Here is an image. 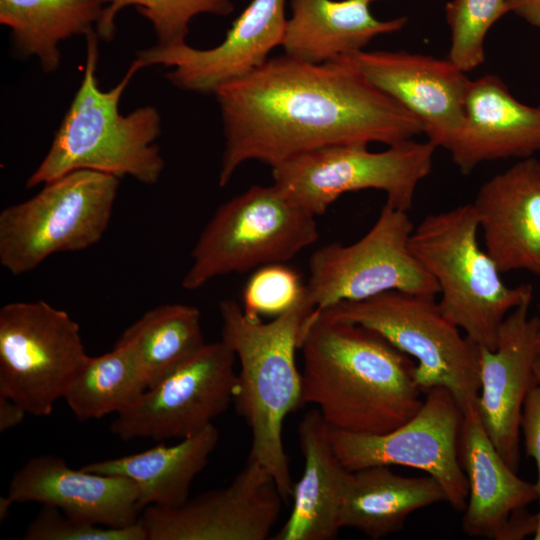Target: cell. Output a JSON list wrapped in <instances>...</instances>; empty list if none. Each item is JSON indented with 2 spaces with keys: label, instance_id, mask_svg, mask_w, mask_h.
Here are the masks:
<instances>
[{
  "label": "cell",
  "instance_id": "cell-1",
  "mask_svg": "<svg viewBox=\"0 0 540 540\" xmlns=\"http://www.w3.org/2000/svg\"><path fill=\"white\" fill-rule=\"evenodd\" d=\"M214 95L225 138L220 187L251 160L272 168L327 146H390L424 133L417 117L342 59L315 64L283 54Z\"/></svg>",
  "mask_w": 540,
  "mask_h": 540
},
{
  "label": "cell",
  "instance_id": "cell-2",
  "mask_svg": "<svg viewBox=\"0 0 540 540\" xmlns=\"http://www.w3.org/2000/svg\"><path fill=\"white\" fill-rule=\"evenodd\" d=\"M302 404L330 428L387 433L421 407L416 362L374 330L309 315L300 334Z\"/></svg>",
  "mask_w": 540,
  "mask_h": 540
},
{
  "label": "cell",
  "instance_id": "cell-3",
  "mask_svg": "<svg viewBox=\"0 0 540 540\" xmlns=\"http://www.w3.org/2000/svg\"><path fill=\"white\" fill-rule=\"evenodd\" d=\"M313 312L303 298L269 322L248 316L232 299L219 302L221 340L240 365L233 404L251 431L249 458L274 478L284 502L293 481L282 432L288 414L302 406V374L296 364L302 327Z\"/></svg>",
  "mask_w": 540,
  "mask_h": 540
},
{
  "label": "cell",
  "instance_id": "cell-4",
  "mask_svg": "<svg viewBox=\"0 0 540 540\" xmlns=\"http://www.w3.org/2000/svg\"><path fill=\"white\" fill-rule=\"evenodd\" d=\"M98 40L96 32L86 36L83 78L27 188L76 170L130 176L147 185L156 184L162 175L165 163L155 144L161 133L158 110L143 106L127 115L119 112L122 94L144 66L136 58L117 85L102 90L96 76Z\"/></svg>",
  "mask_w": 540,
  "mask_h": 540
},
{
  "label": "cell",
  "instance_id": "cell-5",
  "mask_svg": "<svg viewBox=\"0 0 540 540\" xmlns=\"http://www.w3.org/2000/svg\"><path fill=\"white\" fill-rule=\"evenodd\" d=\"M472 203L429 214L413 229L409 248L439 287L442 314L478 347L494 350L505 317L532 299V286L506 285L481 249Z\"/></svg>",
  "mask_w": 540,
  "mask_h": 540
},
{
  "label": "cell",
  "instance_id": "cell-6",
  "mask_svg": "<svg viewBox=\"0 0 540 540\" xmlns=\"http://www.w3.org/2000/svg\"><path fill=\"white\" fill-rule=\"evenodd\" d=\"M311 315L376 331L416 361L414 377L423 394L444 387L463 412L476 407L480 349L442 314L435 298L392 290L364 300L339 302Z\"/></svg>",
  "mask_w": 540,
  "mask_h": 540
},
{
  "label": "cell",
  "instance_id": "cell-7",
  "mask_svg": "<svg viewBox=\"0 0 540 540\" xmlns=\"http://www.w3.org/2000/svg\"><path fill=\"white\" fill-rule=\"evenodd\" d=\"M316 217L289 201L273 184L254 185L222 203L191 251L182 288L286 263L319 237Z\"/></svg>",
  "mask_w": 540,
  "mask_h": 540
},
{
  "label": "cell",
  "instance_id": "cell-8",
  "mask_svg": "<svg viewBox=\"0 0 540 540\" xmlns=\"http://www.w3.org/2000/svg\"><path fill=\"white\" fill-rule=\"evenodd\" d=\"M43 185L0 212V264L13 275L34 270L56 253L96 244L109 225L119 178L76 170Z\"/></svg>",
  "mask_w": 540,
  "mask_h": 540
},
{
  "label": "cell",
  "instance_id": "cell-9",
  "mask_svg": "<svg viewBox=\"0 0 540 540\" xmlns=\"http://www.w3.org/2000/svg\"><path fill=\"white\" fill-rule=\"evenodd\" d=\"M436 147L413 139L372 152L365 144L312 150L272 167L273 185L293 204L317 217L347 192L376 189L386 204L408 211L418 184L429 175Z\"/></svg>",
  "mask_w": 540,
  "mask_h": 540
},
{
  "label": "cell",
  "instance_id": "cell-10",
  "mask_svg": "<svg viewBox=\"0 0 540 540\" xmlns=\"http://www.w3.org/2000/svg\"><path fill=\"white\" fill-rule=\"evenodd\" d=\"M413 229L406 211L385 203L374 225L358 241L330 243L315 250L305 284L312 313L392 290L435 298L437 283L409 248Z\"/></svg>",
  "mask_w": 540,
  "mask_h": 540
},
{
  "label": "cell",
  "instance_id": "cell-11",
  "mask_svg": "<svg viewBox=\"0 0 540 540\" xmlns=\"http://www.w3.org/2000/svg\"><path fill=\"white\" fill-rule=\"evenodd\" d=\"M88 358L80 327L45 301L0 309V395L28 414L48 416Z\"/></svg>",
  "mask_w": 540,
  "mask_h": 540
},
{
  "label": "cell",
  "instance_id": "cell-12",
  "mask_svg": "<svg viewBox=\"0 0 540 540\" xmlns=\"http://www.w3.org/2000/svg\"><path fill=\"white\" fill-rule=\"evenodd\" d=\"M419 410L383 434L330 428L334 452L348 471L375 465H399L426 472L443 488L446 502L464 511L469 486L459 457L463 410L444 387L427 390Z\"/></svg>",
  "mask_w": 540,
  "mask_h": 540
},
{
  "label": "cell",
  "instance_id": "cell-13",
  "mask_svg": "<svg viewBox=\"0 0 540 540\" xmlns=\"http://www.w3.org/2000/svg\"><path fill=\"white\" fill-rule=\"evenodd\" d=\"M236 356L223 341L205 343L111 422L123 441H163L198 434L233 403Z\"/></svg>",
  "mask_w": 540,
  "mask_h": 540
},
{
  "label": "cell",
  "instance_id": "cell-14",
  "mask_svg": "<svg viewBox=\"0 0 540 540\" xmlns=\"http://www.w3.org/2000/svg\"><path fill=\"white\" fill-rule=\"evenodd\" d=\"M282 502L272 475L248 457L228 486L177 507L147 506L140 520L147 540H265Z\"/></svg>",
  "mask_w": 540,
  "mask_h": 540
},
{
  "label": "cell",
  "instance_id": "cell-15",
  "mask_svg": "<svg viewBox=\"0 0 540 540\" xmlns=\"http://www.w3.org/2000/svg\"><path fill=\"white\" fill-rule=\"evenodd\" d=\"M285 4L286 0H251L224 40L213 48L155 44L138 51L136 58L144 67L171 68L166 78L181 90L214 95L222 86L260 67L270 52L281 46L287 22Z\"/></svg>",
  "mask_w": 540,
  "mask_h": 540
},
{
  "label": "cell",
  "instance_id": "cell-16",
  "mask_svg": "<svg viewBox=\"0 0 540 540\" xmlns=\"http://www.w3.org/2000/svg\"><path fill=\"white\" fill-rule=\"evenodd\" d=\"M337 59L417 117L436 148H449L463 122L471 81L449 58L361 50Z\"/></svg>",
  "mask_w": 540,
  "mask_h": 540
},
{
  "label": "cell",
  "instance_id": "cell-17",
  "mask_svg": "<svg viewBox=\"0 0 540 540\" xmlns=\"http://www.w3.org/2000/svg\"><path fill=\"white\" fill-rule=\"evenodd\" d=\"M528 299L514 308L500 326L497 347L480 349V390L477 412L493 445L517 472L524 402L537 384L539 317H529Z\"/></svg>",
  "mask_w": 540,
  "mask_h": 540
},
{
  "label": "cell",
  "instance_id": "cell-18",
  "mask_svg": "<svg viewBox=\"0 0 540 540\" xmlns=\"http://www.w3.org/2000/svg\"><path fill=\"white\" fill-rule=\"evenodd\" d=\"M7 495L14 503L36 502L75 520L115 528L135 524L143 511L129 478L74 470L54 455L30 458L12 476Z\"/></svg>",
  "mask_w": 540,
  "mask_h": 540
},
{
  "label": "cell",
  "instance_id": "cell-19",
  "mask_svg": "<svg viewBox=\"0 0 540 540\" xmlns=\"http://www.w3.org/2000/svg\"><path fill=\"white\" fill-rule=\"evenodd\" d=\"M472 204L499 272L526 270L540 277V161L522 158L494 175Z\"/></svg>",
  "mask_w": 540,
  "mask_h": 540
},
{
  "label": "cell",
  "instance_id": "cell-20",
  "mask_svg": "<svg viewBox=\"0 0 540 540\" xmlns=\"http://www.w3.org/2000/svg\"><path fill=\"white\" fill-rule=\"evenodd\" d=\"M462 174L485 161L540 151V107L516 99L496 75L471 80L462 125L447 149Z\"/></svg>",
  "mask_w": 540,
  "mask_h": 540
},
{
  "label": "cell",
  "instance_id": "cell-21",
  "mask_svg": "<svg viewBox=\"0 0 540 540\" xmlns=\"http://www.w3.org/2000/svg\"><path fill=\"white\" fill-rule=\"evenodd\" d=\"M459 457L469 486L463 531L471 537L501 540L512 514L538 499L535 484L519 478L504 461L477 407L463 412Z\"/></svg>",
  "mask_w": 540,
  "mask_h": 540
},
{
  "label": "cell",
  "instance_id": "cell-22",
  "mask_svg": "<svg viewBox=\"0 0 540 540\" xmlns=\"http://www.w3.org/2000/svg\"><path fill=\"white\" fill-rule=\"evenodd\" d=\"M330 427L317 409L298 425L304 458L301 478L293 486V507L273 540H333L341 527L339 512L349 477L330 440Z\"/></svg>",
  "mask_w": 540,
  "mask_h": 540
},
{
  "label": "cell",
  "instance_id": "cell-23",
  "mask_svg": "<svg viewBox=\"0 0 540 540\" xmlns=\"http://www.w3.org/2000/svg\"><path fill=\"white\" fill-rule=\"evenodd\" d=\"M366 0H290L281 47L309 63H326L364 50L375 37L401 30L406 17L375 18Z\"/></svg>",
  "mask_w": 540,
  "mask_h": 540
},
{
  "label": "cell",
  "instance_id": "cell-24",
  "mask_svg": "<svg viewBox=\"0 0 540 540\" xmlns=\"http://www.w3.org/2000/svg\"><path fill=\"white\" fill-rule=\"evenodd\" d=\"M438 502H446V494L433 477H405L386 465L369 466L350 471L339 524L377 540L400 531L416 510Z\"/></svg>",
  "mask_w": 540,
  "mask_h": 540
},
{
  "label": "cell",
  "instance_id": "cell-25",
  "mask_svg": "<svg viewBox=\"0 0 540 540\" xmlns=\"http://www.w3.org/2000/svg\"><path fill=\"white\" fill-rule=\"evenodd\" d=\"M218 440L219 431L211 424L175 445L160 443L136 454L89 463L82 469L132 480L142 510L151 505L177 507L189 499L191 484L207 465Z\"/></svg>",
  "mask_w": 540,
  "mask_h": 540
},
{
  "label": "cell",
  "instance_id": "cell-26",
  "mask_svg": "<svg viewBox=\"0 0 540 540\" xmlns=\"http://www.w3.org/2000/svg\"><path fill=\"white\" fill-rule=\"evenodd\" d=\"M105 7L104 0H0V23L11 30L19 56L36 57L52 73L61 63L58 44L96 32Z\"/></svg>",
  "mask_w": 540,
  "mask_h": 540
},
{
  "label": "cell",
  "instance_id": "cell-27",
  "mask_svg": "<svg viewBox=\"0 0 540 540\" xmlns=\"http://www.w3.org/2000/svg\"><path fill=\"white\" fill-rule=\"evenodd\" d=\"M117 341L135 351L147 389L157 385L206 343L200 310L181 303L150 309Z\"/></svg>",
  "mask_w": 540,
  "mask_h": 540
},
{
  "label": "cell",
  "instance_id": "cell-28",
  "mask_svg": "<svg viewBox=\"0 0 540 540\" xmlns=\"http://www.w3.org/2000/svg\"><path fill=\"white\" fill-rule=\"evenodd\" d=\"M147 389L133 348L116 341L110 352L85 360L63 398L81 421L120 413Z\"/></svg>",
  "mask_w": 540,
  "mask_h": 540
},
{
  "label": "cell",
  "instance_id": "cell-29",
  "mask_svg": "<svg viewBox=\"0 0 540 540\" xmlns=\"http://www.w3.org/2000/svg\"><path fill=\"white\" fill-rule=\"evenodd\" d=\"M106 7L96 27L100 40L110 41L116 32L115 19L128 6H134L152 25L156 45L174 46L186 43L190 22L200 14L228 16L234 10L233 0H104Z\"/></svg>",
  "mask_w": 540,
  "mask_h": 540
},
{
  "label": "cell",
  "instance_id": "cell-30",
  "mask_svg": "<svg viewBox=\"0 0 540 540\" xmlns=\"http://www.w3.org/2000/svg\"><path fill=\"white\" fill-rule=\"evenodd\" d=\"M505 0H451L445 6L450 28L449 60L469 72L485 60V38L490 28L509 13Z\"/></svg>",
  "mask_w": 540,
  "mask_h": 540
},
{
  "label": "cell",
  "instance_id": "cell-31",
  "mask_svg": "<svg viewBox=\"0 0 540 540\" xmlns=\"http://www.w3.org/2000/svg\"><path fill=\"white\" fill-rule=\"evenodd\" d=\"M304 293L305 284L294 269L285 263L264 265L255 269L247 281L242 308L251 317H276L297 304Z\"/></svg>",
  "mask_w": 540,
  "mask_h": 540
},
{
  "label": "cell",
  "instance_id": "cell-32",
  "mask_svg": "<svg viewBox=\"0 0 540 540\" xmlns=\"http://www.w3.org/2000/svg\"><path fill=\"white\" fill-rule=\"evenodd\" d=\"M25 540H147V533L139 519L133 525L115 528L66 516L55 507L43 506L28 524Z\"/></svg>",
  "mask_w": 540,
  "mask_h": 540
},
{
  "label": "cell",
  "instance_id": "cell-33",
  "mask_svg": "<svg viewBox=\"0 0 540 540\" xmlns=\"http://www.w3.org/2000/svg\"><path fill=\"white\" fill-rule=\"evenodd\" d=\"M521 429L524 436L525 452L532 457L537 466L538 479L535 484L539 500L537 529L535 540H540V386L534 385L528 392L521 417Z\"/></svg>",
  "mask_w": 540,
  "mask_h": 540
},
{
  "label": "cell",
  "instance_id": "cell-34",
  "mask_svg": "<svg viewBox=\"0 0 540 540\" xmlns=\"http://www.w3.org/2000/svg\"><path fill=\"white\" fill-rule=\"evenodd\" d=\"M27 411L17 402L0 395V431L5 432L19 425Z\"/></svg>",
  "mask_w": 540,
  "mask_h": 540
},
{
  "label": "cell",
  "instance_id": "cell-35",
  "mask_svg": "<svg viewBox=\"0 0 540 540\" xmlns=\"http://www.w3.org/2000/svg\"><path fill=\"white\" fill-rule=\"evenodd\" d=\"M510 12L540 28V0H505Z\"/></svg>",
  "mask_w": 540,
  "mask_h": 540
},
{
  "label": "cell",
  "instance_id": "cell-36",
  "mask_svg": "<svg viewBox=\"0 0 540 540\" xmlns=\"http://www.w3.org/2000/svg\"><path fill=\"white\" fill-rule=\"evenodd\" d=\"M14 504L12 499L6 495L5 497L0 498V519L1 521L7 517L9 514L11 506Z\"/></svg>",
  "mask_w": 540,
  "mask_h": 540
},
{
  "label": "cell",
  "instance_id": "cell-37",
  "mask_svg": "<svg viewBox=\"0 0 540 540\" xmlns=\"http://www.w3.org/2000/svg\"><path fill=\"white\" fill-rule=\"evenodd\" d=\"M534 375H535L537 384L540 386V357L539 356L536 358V361L534 364Z\"/></svg>",
  "mask_w": 540,
  "mask_h": 540
},
{
  "label": "cell",
  "instance_id": "cell-38",
  "mask_svg": "<svg viewBox=\"0 0 540 540\" xmlns=\"http://www.w3.org/2000/svg\"><path fill=\"white\" fill-rule=\"evenodd\" d=\"M537 351H538V356L540 357V316H539V327H538V333H537Z\"/></svg>",
  "mask_w": 540,
  "mask_h": 540
},
{
  "label": "cell",
  "instance_id": "cell-39",
  "mask_svg": "<svg viewBox=\"0 0 540 540\" xmlns=\"http://www.w3.org/2000/svg\"><path fill=\"white\" fill-rule=\"evenodd\" d=\"M366 1H368V2H370V3H371L372 1H376V0H366Z\"/></svg>",
  "mask_w": 540,
  "mask_h": 540
},
{
  "label": "cell",
  "instance_id": "cell-40",
  "mask_svg": "<svg viewBox=\"0 0 540 540\" xmlns=\"http://www.w3.org/2000/svg\"><path fill=\"white\" fill-rule=\"evenodd\" d=\"M539 107H540V105H539Z\"/></svg>",
  "mask_w": 540,
  "mask_h": 540
}]
</instances>
